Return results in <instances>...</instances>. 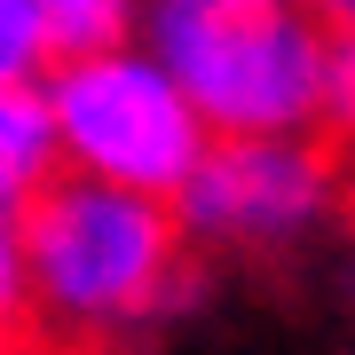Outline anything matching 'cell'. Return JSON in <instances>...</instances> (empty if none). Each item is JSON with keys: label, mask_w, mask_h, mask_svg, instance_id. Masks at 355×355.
I'll return each instance as SVG.
<instances>
[{"label": "cell", "mask_w": 355, "mask_h": 355, "mask_svg": "<svg viewBox=\"0 0 355 355\" xmlns=\"http://www.w3.org/2000/svg\"><path fill=\"white\" fill-rule=\"evenodd\" d=\"M16 245H24L40 331L64 355H103L119 324H142L166 308L190 221L158 190H127V182L71 166L16 205Z\"/></svg>", "instance_id": "6da1fadb"}, {"label": "cell", "mask_w": 355, "mask_h": 355, "mask_svg": "<svg viewBox=\"0 0 355 355\" xmlns=\"http://www.w3.org/2000/svg\"><path fill=\"white\" fill-rule=\"evenodd\" d=\"M158 55L214 135H292L324 111L331 40L277 0H166Z\"/></svg>", "instance_id": "7a4b0ae2"}, {"label": "cell", "mask_w": 355, "mask_h": 355, "mask_svg": "<svg viewBox=\"0 0 355 355\" xmlns=\"http://www.w3.org/2000/svg\"><path fill=\"white\" fill-rule=\"evenodd\" d=\"M48 103H55V142L71 150V166L127 182V190H158V198H182V182L198 174L205 142H214L205 111L182 95L174 71L135 64L119 48L64 55Z\"/></svg>", "instance_id": "3957f363"}, {"label": "cell", "mask_w": 355, "mask_h": 355, "mask_svg": "<svg viewBox=\"0 0 355 355\" xmlns=\"http://www.w3.org/2000/svg\"><path fill=\"white\" fill-rule=\"evenodd\" d=\"M340 182H347L340 135H324V142H292V135H214L174 205H182L190 229L277 237V229L308 221Z\"/></svg>", "instance_id": "277c9868"}, {"label": "cell", "mask_w": 355, "mask_h": 355, "mask_svg": "<svg viewBox=\"0 0 355 355\" xmlns=\"http://www.w3.org/2000/svg\"><path fill=\"white\" fill-rule=\"evenodd\" d=\"M55 103L24 87V79H8L0 87V214H16L40 182L55 174Z\"/></svg>", "instance_id": "5b68a950"}, {"label": "cell", "mask_w": 355, "mask_h": 355, "mask_svg": "<svg viewBox=\"0 0 355 355\" xmlns=\"http://www.w3.org/2000/svg\"><path fill=\"white\" fill-rule=\"evenodd\" d=\"M40 32H48V55H95L127 32V0H32Z\"/></svg>", "instance_id": "8992f818"}, {"label": "cell", "mask_w": 355, "mask_h": 355, "mask_svg": "<svg viewBox=\"0 0 355 355\" xmlns=\"http://www.w3.org/2000/svg\"><path fill=\"white\" fill-rule=\"evenodd\" d=\"M40 55H48L40 8H32V0H0V87H8V79H24Z\"/></svg>", "instance_id": "52a82bcc"}, {"label": "cell", "mask_w": 355, "mask_h": 355, "mask_svg": "<svg viewBox=\"0 0 355 355\" xmlns=\"http://www.w3.org/2000/svg\"><path fill=\"white\" fill-rule=\"evenodd\" d=\"M24 331H40L32 277H24V245H16V229H0V340H24Z\"/></svg>", "instance_id": "ba28073f"}, {"label": "cell", "mask_w": 355, "mask_h": 355, "mask_svg": "<svg viewBox=\"0 0 355 355\" xmlns=\"http://www.w3.org/2000/svg\"><path fill=\"white\" fill-rule=\"evenodd\" d=\"M324 111H331V135L355 150V24L331 32V71H324Z\"/></svg>", "instance_id": "9c48e42d"}, {"label": "cell", "mask_w": 355, "mask_h": 355, "mask_svg": "<svg viewBox=\"0 0 355 355\" xmlns=\"http://www.w3.org/2000/svg\"><path fill=\"white\" fill-rule=\"evenodd\" d=\"M308 16H316L324 32H347L355 24V0H308Z\"/></svg>", "instance_id": "30bf717a"}, {"label": "cell", "mask_w": 355, "mask_h": 355, "mask_svg": "<svg viewBox=\"0 0 355 355\" xmlns=\"http://www.w3.org/2000/svg\"><path fill=\"white\" fill-rule=\"evenodd\" d=\"M0 355H64L48 331H24V340H0Z\"/></svg>", "instance_id": "8fae6325"}]
</instances>
